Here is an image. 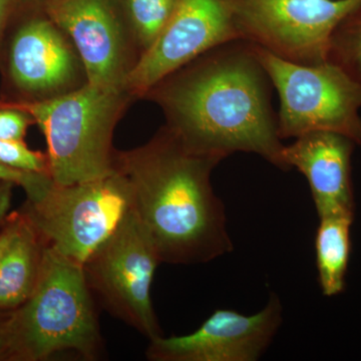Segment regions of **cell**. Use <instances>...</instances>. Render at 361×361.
<instances>
[{"label":"cell","instance_id":"obj_20","mask_svg":"<svg viewBox=\"0 0 361 361\" xmlns=\"http://www.w3.org/2000/svg\"><path fill=\"white\" fill-rule=\"evenodd\" d=\"M42 175L47 174L21 172V171L6 167L0 164V180H8V182L13 183L16 186L23 188L25 191L32 187Z\"/></svg>","mask_w":361,"mask_h":361},{"label":"cell","instance_id":"obj_11","mask_svg":"<svg viewBox=\"0 0 361 361\" xmlns=\"http://www.w3.org/2000/svg\"><path fill=\"white\" fill-rule=\"evenodd\" d=\"M237 0H175L163 32L128 78L126 89L137 99L157 82L205 52L241 39Z\"/></svg>","mask_w":361,"mask_h":361},{"label":"cell","instance_id":"obj_15","mask_svg":"<svg viewBox=\"0 0 361 361\" xmlns=\"http://www.w3.org/2000/svg\"><path fill=\"white\" fill-rule=\"evenodd\" d=\"M355 217L329 216L319 218L315 237L316 266L323 295H338L345 285L350 227Z\"/></svg>","mask_w":361,"mask_h":361},{"label":"cell","instance_id":"obj_1","mask_svg":"<svg viewBox=\"0 0 361 361\" xmlns=\"http://www.w3.org/2000/svg\"><path fill=\"white\" fill-rule=\"evenodd\" d=\"M271 87L253 45L238 39L173 71L142 99L159 106L165 127L192 151L221 161L255 154L285 171Z\"/></svg>","mask_w":361,"mask_h":361},{"label":"cell","instance_id":"obj_22","mask_svg":"<svg viewBox=\"0 0 361 361\" xmlns=\"http://www.w3.org/2000/svg\"><path fill=\"white\" fill-rule=\"evenodd\" d=\"M9 316L11 312H0V361H9L11 355Z\"/></svg>","mask_w":361,"mask_h":361},{"label":"cell","instance_id":"obj_3","mask_svg":"<svg viewBox=\"0 0 361 361\" xmlns=\"http://www.w3.org/2000/svg\"><path fill=\"white\" fill-rule=\"evenodd\" d=\"M9 361H42L63 353L85 360L103 355L94 294L84 266L45 247L32 295L9 316Z\"/></svg>","mask_w":361,"mask_h":361},{"label":"cell","instance_id":"obj_23","mask_svg":"<svg viewBox=\"0 0 361 361\" xmlns=\"http://www.w3.org/2000/svg\"><path fill=\"white\" fill-rule=\"evenodd\" d=\"M18 211L9 213L7 216L6 222L0 227V257L8 246L9 242L13 237L16 232V225H18Z\"/></svg>","mask_w":361,"mask_h":361},{"label":"cell","instance_id":"obj_4","mask_svg":"<svg viewBox=\"0 0 361 361\" xmlns=\"http://www.w3.org/2000/svg\"><path fill=\"white\" fill-rule=\"evenodd\" d=\"M135 101L128 90L87 82L47 101L0 103L32 116L47 142L49 176L56 184L70 185L115 172L114 133Z\"/></svg>","mask_w":361,"mask_h":361},{"label":"cell","instance_id":"obj_21","mask_svg":"<svg viewBox=\"0 0 361 361\" xmlns=\"http://www.w3.org/2000/svg\"><path fill=\"white\" fill-rule=\"evenodd\" d=\"M21 0H0V51L7 27Z\"/></svg>","mask_w":361,"mask_h":361},{"label":"cell","instance_id":"obj_14","mask_svg":"<svg viewBox=\"0 0 361 361\" xmlns=\"http://www.w3.org/2000/svg\"><path fill=\"white\" fill-rule=\"evenodd\" d=\"M45 244L18 211L13 237L0 257V312H11L32 295L42 271Z\"/></svg>","mask_w":361,"mask_h":361},{"label":"cell","instance_id":"obj_19","mask_svg":"<svg viewBox=\"0 0 361 361\" xmlns=\"http://www.w3.org/2000/svg\"><path fill=\"white\" fill-rule=\"evenodd\" d=\"M35 120L27 111L0 103V140H25Z\"/></svg>","mask_w":361,"mask_h":361},{"label":"cell","instance_id":"obj_7","mask_svg":"<svg viewBox=\"0 0 361 361\" xmlns=\"http://www.w3.org/2000/svg\"><path fill=\"white\" fill-rule=\"evenodd\" d=\"M0 70L4 85L0 99L4 101H47L89 82L77 49L39 0L25 13L20 2L13 14L0 51Z\"/></svg>","mask_w":361,"mask_h":361},{"label":"cell","instance_id":"obj_8","mask_svg":"<svg viewBox=\"0 0 361 361\" xmlns=\"http://www.w3.org/2000/svg\"><path fill=\"white\" fill-rule=\"evenodd\" d=\"M161 263L155 245L130 210L84 264L92 294H97L111 314L149 341L163 336L151 297Z\"/></svg>","mask_w":361,"mask_h":361},{"label":"cell","instance_id":"obj_16","mask_svg":"<svg viewBox=\"0 0 361 361\" xmlns=\"http://www.w3.org/2000/svg\"><path fill=\"white\" fill-rule=\"evenodd\" d=\"M327 61L338 66L361 84V4L332 33Z\"/></svg>","mask_w":361,"mask_h":361},{"label":"cell","instance_id":"obj_2","mask_svg":"<svg viewBox=\"0 0 361 361\" xmlns=\"http://www.w3.org/2000/svg\"><path fill=\"white\" fill-rule=\"evenodd\" d=\"M221 161L187 148L165 126L141 147L116 149L115 170L129 180L132 210L161 263H208L234 249L211 182Z\"/></svg>","mask_w":361,"mask_h":361},{"label":"cell","instance_id":"obj_10","mask_svg":"<svg viewBox=\"0 0 361 361\" xmlns=\"http://www.w3.org/2000/svg\"><path fill=\"white\" fill-rule=\"evenodd\" d=\"M68 35L84 63L89 84L126 89L144 49L118 0H39ZM127 90V89H126Z\"/></svg>","mask_w":361,"mask_h":361},{"label":"cell","instance_id":"obj_17","mask_svg":"<svg viewBox=\"0 0 361 361\" xmlns=\"http://www.w3.org/2000/svg\"><path fill=\"white\" fill-rule=\"evenodd\" d=\"M174 2L175 0H125L133 30L144 52L163 32Z\"/></svg>","mask_w":361,"mask_h":361},{"label":"cell","instance_id":"obj_13","mask_svg":"<svg viewBox=\"0 0 361 361\" xmlns=\"http://www.w3.org/2000/svg\"><path fill=\"white\" fill-rule=\"evenodd\" d=\"M356 144L330 132L308 133L282 151L285 171L295 168L307 180L318 217H355L351 157Z\"/></svg>","mask_w":361,"mask_h":361},{"label":"cell","instance_id":"obj_24","mask_svg":"<svg viewBox=\"0 0 361 361\" xmlns=\"http://www.w3.org/2000/svg\"><path fill=\"white\" fill-rule=\"evenodd\" d=\"M14 186L16 185L8 180H0V227L4 225L9 215Z\"/></svg>","mask_w":361,"mask_h":361},{"label":"cell","instance_id":"obj_6","mask_svg":"<svg viewBox=\"0 0 361 361\" xmlns=\"http://www.w3.org/2000/svg\"><path fill=\"white\" fill-rule=\"evenodd\" d=\"M252 45L279 97L277 123L282 141L330 132L360 146V82L329 61L301 65Z\"/></svg>","mask_w":361,"mask_h":361},{"label":"cell","instance_id":"obj_18","mask_svg":"<svg viewBox=\"0 0 361 361\" xmlns=\"http://www.w3.org/2000/svg\"><path fill=\"white\" fill-rule=\"evenodd\" d=\"M0 164L21 172L49 175L47 153L28 148L23 140H0Z\"/></svg>","mask_w":361,"mask_h":361},{"label":"cell","instance_id":"obj_12","mask_svg":"<svg viewBox=\"0 0 361 361\" xmlns=\"http://www.w3.org/2000/svg\"><path fill=\"white\" fill-rule=\"evenodd\" d=\"M282 320L281 300L271 293L255 314L217 310L192 334L151 339L146 356L151 361H257L269 348Z\"/></svg>","mask_w":361,"mask_h":361},{"label":"cell","instance_id":"obj_9","mask_svg":"<svg viewBox=\"0 0 361 361\" xmlns=\"http://www.w3.org/2000/svg\"><path fill=\"white\" fill-rule=\"evenodd\" d=\"M361 0H237L241 39L301 65L327 61L337 26Z\"/></svg>","mask_w":361,"mask_h":361},{"label":"cell","instance_id":"obj_5","mask_svg":"<svg viewBox=\"0 0 361 361\" xmlns=\"http://www.w3.org/2000/svg\"><path fill=\"white\" fill-rule=\"evenodd\" d=\"M25 192L20 211L45 246L82 266L132 210L129 180L116 170L70 185L44 175Z\"/></svg>","mask_w":361,"mask_h":361}]
</instances>
